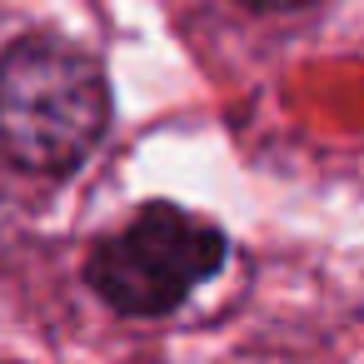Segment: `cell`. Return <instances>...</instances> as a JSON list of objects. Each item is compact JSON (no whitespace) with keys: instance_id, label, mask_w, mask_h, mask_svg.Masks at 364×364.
I'll use <instances>...</instances> for the list:
<instances>
[{"instance_id":"cell-2","label":"cell","mask_w":364,"mask_h":364,"mask_svg":"<svg viewBox=\"0 0 364 364\" xmlns=\"http://www.w3.org/2000/svg\"><path fill=\"white\" fill-rule=\"evenodd\" d=\"M220 264H225V235L210 220L180 205H145L125 230L95 245L85 274L115 314L160 319L180 309Z\"/></svg>"},{"instance_id":"cell-1","label":"cell","mask_w":364,"mask_h":364,"mask_svg":"<svg viewBox=\"0 0 364 364\" xmlns=\"http://www.w3.org/2000/svg\"><path fill=\"white\" fill-rule=\"evenodd\" d=\"M110 125L100 65L55 36H26L0 55V155L36 175L75 170Z\"/></svg>"},{"instance_id":"cell-3","label":"cell","mask_w":364,"mask_h":364,"mask_svg":"<svg viewBox=\"0 0 364 364\" xmlns=\"http://www.w3.org/2000/svg\"><path fill=\"white\" fill-rule=\"evenodd\" d=\"M245 6H279L284 11V6H304V0H245Z\"/></svg>"}]
</instances>
